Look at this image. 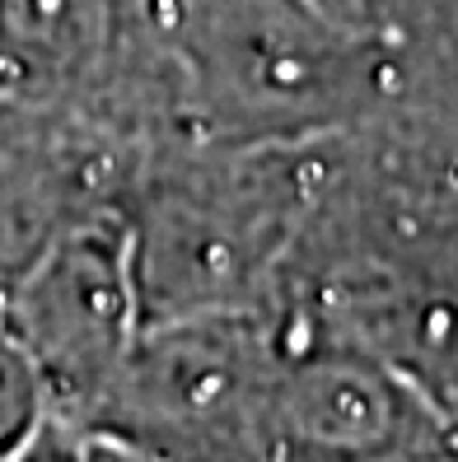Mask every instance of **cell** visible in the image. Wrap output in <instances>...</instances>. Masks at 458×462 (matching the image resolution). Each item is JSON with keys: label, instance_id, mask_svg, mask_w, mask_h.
<instances>
[{"label": "cell", "instance_id": "obj_3", "mask_svg": "<svg viewBox=\"0 0 458 462\" xmlns=\"http://www.w3.org/2000/svg\"><path fill=\"white\" fill-rule=\"evenodd\" d=\"M281 356L272 313L150 322L75 430L154 462H276Z\"/></svg>", "mask_w": 458, "mask_h": 462}, {"label": "cell", "instance_id": "obj_7", "mask_svg": "<svg viewBox=\"0 0 458 462\" xmlns=\"http://www.w3.org/2000/svg\"><path fill=\"white\" fill-rule=\"evenodd\" d=\"M47 420H51V402L33 360L0 328V462H10Z\"/></svg>", "mask_w": 458, "mask_h": 462}, {"label": "cell", "instance_id": "obj_4", "mask_svg": "<svg viewBox=\"0 0 458 462\" xmlns=\"http://www.w3.org/2000/svg\"><path fill=\"white\" fill-rule=\"evenodd\" d=\"M0 103L150 150L182 135L164 14L141 0H0Z\"/></svg>", "mask_w": 458, "mask_h": 462}, {"label": "cell", "instance_id": "obj_6", "mask_svg": "<svg viewBox=\"0 0 458 462\" xmlns=\"http://www.w3.org/2000/svg\"><path fill=\"white\" fill-rule=\"evenodd\" d=\"M276 328V462H458V430L384 360L309 322Z\"/></svg>", "mask_w": 458, "mask_h": 462}, {"label": "cell", "instance_id": "obj_5", "mask_svg": "<svg viewBox=\"0 0 458 462\" xmlns=\"http://www.w3.org/2000/svg\"><path fill=\"white\" fill-rule=\"evenodd\" d=\"M0 328L33 360L51 416L79 425L141 332L122 210L75 220L0 290Z\"/></svg>", "mask_w": 458, "mask_h": 462}, {"label": "cell", "instance_id": "obj_8", "mask_svg": "<svg viewBox=\"0 0 458 462\" xmlns=\"http://www.w3.org/2000/svg\"><path fill=\"white\" fill-rule=\"evenodd\" d=\"M10 462H89V448H85V430H75L66 420L51 416L29 444H23Z\"/></svg>", "mask_w": 458, "mask_h": 462}, {"label": "cell", "instance_id": "obj_9", "mask_svg": "<svg viewBox=\"0 0 458 462\" xmlns=\"http://www.w3.org/2000/svg\"><path fill=\"white\" fill-rule=\"evenodd\" d=\"M85 448H89V462H154L126 444H113V439H98V434H85Z\"/></svg>", "mask_w": 458, "mask_h": 462}, {"label": "cell", "instance_id": "obj_2", "mask_svg": "<svg viewBox=\"0 0 458 462\" xmlns=\"http://www.w3.org/2000/svg\"><path fill=\"white\" fill-rule=\"evenodd\" d=\"M182 135L322 145L402 98L393 47L322 0H182L164 14Z\"/></svg>", "mask_w": 458, "mask_h": 462}, {"label": "cell", "instance_id": "obj_1", "mask_svg": "<svg viewBox=\"0 0 458 462\" xmlns=\"http://www.w3.org/2000/svg\"><path fill=\"white\" fill-rule=\"evenodd\" d=\"M322 145L173 135L141 154L122 197L141 328L201 313H272L309 215Z\"/></svg>", "mask_w": 458, "mask_h": 462}, {"label": "cell", "instance_id": "obj_10", "mask_svg": "<svg viewBox=\"0 0 458 462\" xmlns=\"http://www.w3.org/2000/svg\"><path fill=\"white\" fill-rule=\"evenodd\" d=\"M141 5H145V10H154V14H169V10H178V5H182V0H141Z\"/></svg>", "mask_w": 458, "mask_h": 462}]
</instances>
